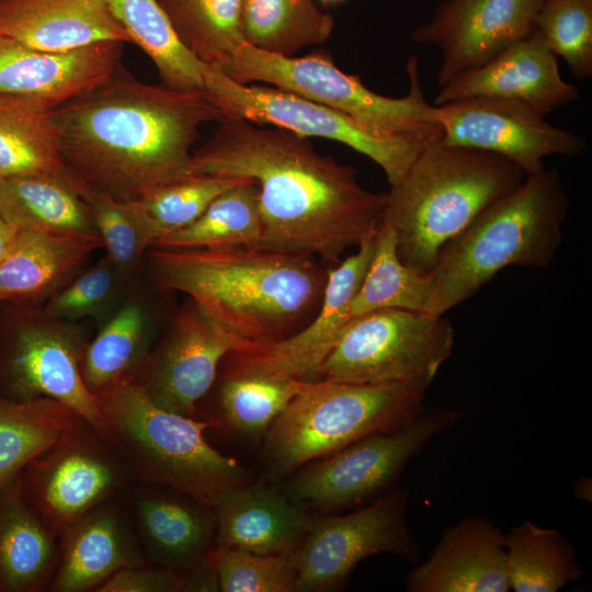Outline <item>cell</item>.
<instances>
[{
	"mask_svg": "<svg viewBox=\"0 0 592 592\" xmlns=\"http://www.w3.org/2000/svg\"><path fill=\"white\" fill-rule=\"evenodd\" d=\"M193 151V174L250 180L263 230L254 248L337 262L383 219L386 193L363 187L356 169L319 153L295 133L224 117Z\"/></svg>",
	"mask_w": 592,
	"mask_h": 592,
	"instance_id": "1",
	"label": "cell"
},
{
	"mask_svg": "<svg viewBox=\"0 0 592 592\" xmlns=\"http://www.w3.org/2000/svg\"><path fill=\"white\" fill-rule=\"evenodd\" d=\"M59 150L81 183L122 202L192 175L203 125L225 116L204 90L177 91L121 67L98 88L52 111Z\"/></svg>",
	"mask_w": 592,
	"mask_h": 592,
	"instance_id": "2",
	"label": "cell"
},
{
	"mask_svg": "<svg viewBox=\"0 0 592 592\" xmlns=\"http://www.w3.org/2000/svg\"><path fill=\"white\" fill-rule=\"evenodd\" d=\"M149 249L158 286L186 294L252 345L299 331L323 299L328 271L315 257L254 247Z\"/></svg>",
	"mask_w": 592,
	"mask_h": 592,
	"instance_id": "3",
	"label": "cell"
},
{
	"mask_svg": "<svg viewBox=\"0 0 592 592\" xmlns=\"http://www.w3.org/2000/svg\"><path fill=\"white\" fill-rule=\"evenodd\" d=\"M526 175L517 163L490 151L443 141L426 145L386 193L383 217L395 229L399 258L431 272L442 249Z\"/></svg>",
	"mask_w": 592,
	"mask_h": 592,
	"instance_id": "4",
	"label": "cell"
},
{
	"mask_svg": "<svg viewBox=\"0 0 592 592\" xmlns=\"http://www.w3.org/2000/svg\"><path fill=\"white\" fill-rule=\"evenodd\" d=\"M569 198L556 170L527 174L441 251L426 311L445 315L506 266L539 269L556 257Z\"/></svg>",
	"mask_w": 592,
	"mask_h": 592,
	"instance_id": "5",
	"label": "cell"
},
{
	"mask_svg": "<svg viewBox=\"0 0 592 592\" xmlns=\"http://www.w3.org/2000/svg\"><path fill=\"white\" fill-rule=\"evenodd\" d=\"M95 396L101 436L133 480L161 485L209 508L232 487L249 483L247 469L207 442L204 432L216 423L160 408L129 378Z\"/></svg>",
	"mask_w": 592,
	"mask_h": 592,
	"instance_id": "6",
	"label": "cell"
},
{
	"mask_svg": "<svg viewBox=\"0 0 592 592\" xmlns=\"http://www.w3.org/2000/svg\"><path fill=\"white\" fill-rule=\"evenodd\" d=\"M424 396L403 384L310 383L265 433L269 477L283 478L361 439L408 424L424 411Z\"/></svg>",
	"mask_w": 592,
	"mask_h": 592,
	"instance_id": "7",
	"label": "cell"
},
{
	"mask_svg": "<svg viewBox=\"0 0 592 592\" xmlns=\"http://www.w3.org/2000/svg\"><path fill=\"white\" fill-rule=\"evenodd\" d=\"M218 67L238 83H267L297 94L352 117L382 137L411 138L424 145L443 138L436 105L424 98L415 56L405 65L409 91L401 98L369 90L360 76L340 70L325 50L286 57L246 43Z\"/></svg>",
	"mask_w": 592,
	"mask_h": 592,
	"instance_id": "8",
	"label": "cell"
},
{
	"mask_svg": "<svg viewBox=\"0 0 592 592\" xmlns=\"http://www.w3.org/2000/svg\"><path fill=\"white\" fill-rule=\"evenodd\" d=\"M444 315L386 308L354 317L326 358L320 379L403 384L424 392L453 353Z\"/></svg>",
	"mask_w": 592,
	"mask_h": 592,
	"instance_id": "9",
	"label": "cell"
},
{
	"mask_svg": "<svg viewBox=\"0 0 592 592\" xmlns=\"http://www.w3.org/2000/svg\"><path fill=\"white\" fill-rule=\"evenodd\" d=\"M0 311V394L13 400L50 398L100 435L96 396L87 387L81 362L88 341L73 322L41 306L2 304Z\"/></svg>",
	"mask_w": 592,
	"mask_h": 592,
	"instance_id": "10",
	"label": "cell"
},
{
	"mask_svg": "<svg viewBox=\"0 0 592 592\" xmlns=\"http://www.w3.org/2000/svg\"><path fill=\"white\" fill-rule=\"evenodd\" d=\"M424 409L408 424L375 433L298 469L285 492L303 506L331 512L364 505L387 493L407 463L464 415Z\"/></svg>",
	"mask_w": 592,
	"mask_h": 592,
	"instance_id": "11",
	"label": "cell"
},
{
	"mask_svg": "<svg viewBox=\"0 0 592 592\" xmlns=\"http://www.w3.org/2000/svg\"><path fill=\"white\" fill-rule=\"evenodd\" d=\"M204 91L225 117L352 148L378 164L389 185L406 175L426 146L417 139L378 136L341 112L274 87L238 83L218 66H206Z\"/></svg>",
	"mask_w": 592,
	"mask_h": 592,
	"instance_id": "12",
	"label": "cell"
},
{
	"mask_svg": "<svg viewBox=\"0 0 592 592\" xmlns=\"http://www.w3.org/2000/svg\"><path fill=\"white\" fill-rule=\"evenodd\" d=\"M408 503V492L394 489L346 514L311 520L296 551L295 591L337 590L362 560L378 554L421 561V547L407 523Z\"/></svg>",
	"mask_w": 592,
	"mask_h": 592,
	"instance_id": "13",
	"label": "cell"
},
{
	"mask_svg": "<svg viewBox=\"0 0 592 592\" xmlns=\"http://www.w3.org/2000/svg\"><path fill=\"white\" fill-rule=\"evenodd\" d=\"M19 479L25 498L58 539L133 480L113 448L86 421L33 459Z\"/></svg>",
	"mask_w": 592,
	"mask_h": 592,
	"instance_id": "14",
	"label": "cell"
},
{
	"mask_svg": "<svg viewBox=\"0 0 592 592\" xmlns=\"http://www.w3.org/2000/svg\"><path fill=\"white\" fill-rule=\"evenodd\" d=\"M374 243L375 232L358 244L354 254L328 270L323 299L310 322L283 340L229 353L220 364L221 376L321 380L326 358L354 318L351 303L367 271Z\"/></svg>",
	"mask_w": 592,
	"mask_h": 592,
	"instance_id": "15",
	"label": "cell"
},
{
	"mask_svg": "<svg viewBox=\"0 0 592 592\" xmlns=\"http://www.w3.org/2000/svg\"><path fill=\"white\" fill-rule=\"evenodd\" d=\"M251 345L190 298L161 342L127 378L160 408L193 417L196 403L213 386L223 360Z\"/></svg>",
	"mask_w": 592,
	"mask_h": 592,
	"instance_id": "16",
	"label": "cell"
},
{
	"mask_svg": "<svg viewBox=\"0 0 592 592\" xmlns=\"http://www.w3.org/2000/svg\"><path fill=\"white\" fill-rule=\"evenodd\" d=\"M441 141L503 156L527 174L543 169L546 157H573L588 147L579 135L550 125L519 101L474 96L436 105Z\"/></svg>",
	"mask_w": 592,
	"mask_h": 592,
	"instance_id": "17",
	"label": "cell"
},
{
	"mask_svg": "<svg viewBox=\"0 0 592 592\" xmlns=\"http://www.w3.org/2000/svg\"><path fill=\"white\" fill-rule=\"evenodd\" d=\"M544 0H445L431 21L411 35L414 43L442 52L437 81L453 79L490 62L528 36Z\"/></svg>",
	"mask_w": 592,
	"mask_h": 592,
	"instance_id": "18",
	"label": "cell"
},
{
	"mask_svg": "<svg viewBox=\"0 0 592 592\" xmlns=\"http://www.w3.org/2000/svg\"><path fill=\"white\" fill-rule=\"evenodd\" d=\"M123 45L105 42L49 53L0 34V95L53 111L110 80L119 69Z\"/></svg>",
	"mask_w": 592,
	"mask_h": 592,
	"instance_id": "19",
	"label": "cell"
},
{
	"mask_svg": "<svg viewBox=\"0 0 592 592\" xmlns=\"http://www.w3.org/2000/svg\"><path fill=\"white\" fill-rule=\"evenodd\" d=\"M474 96L510 99L542 115L581 99L579 89L562 79L557 57L536 29L485 66L441 87L436 105Z\"/></svg>",
	"mask_w": 592,
	"mask_h": 592,
	"instance_id": "20",
	"label": "cell"
},
{
	"mask_svg": "<svg viewBox=\"0 0 592 592\" xmlns=\"http://www.w3.org/2000/svg\"><path fill=\"white\" fill-rule=\"evenodd\" d=\"M502 531L491 520L466 516L445 530L428 559L406 578L409 592H508Z\"/></svg>",
	"mask_w": 592,
	"mask_h": 592,
	"instance_id": "21",
	"label": "cell"
},
{
	"mask_svg": "<svg viewBox=\"0 0 592 592\" xmlns=\"http://www.w3.org/2000/svg\"><path fill=\"white\" fill-rule=\"evenodd\" d=\"M134 534L152 563L185 572L215 547L213 508L178 491L137 489L128 503Z\"/></svg>",
	"mask_w": 592,
	"mask_h": 592,
	"instance_id": "22",
	"label": "cell"
},
{
	"mask_svg": "<svg viewBox=\"0 0 592 592\" xmlns=\"http://www.w3.org/2000/svg\"><path fill=\"white\" fill-rule=\"evenodd\" d=\"M215 548L258 555L297 551L311 519L286 492L249 483L226 491L213 508Z\"/></svg>",
	"mask_w": 592,
	"mask_h": 592,
	"instance_id": "23",
	"label": "cell"
},
{
	"mask_svg": "<svg viewBox=\"0 0 592 592\" xmlns=\"http://www.w3.org/2000/svg\"><path fill=\"white\" fill-rule=\"evenodd\" d=\"M0 34L49 53L128 42L107 0H3Z\"/></svg>",
	"mask_w": 592,
	"mask_h": 592,
	"instance_id": "24",
	"label": "cell"
},
{
	"mask_svg": "<svg viewBox=\"0 0 592 592\" xmlns=\"http://www.w3.org/2000/svg\"><path fill=\"white\" fill-rule=\"evenodd\" d=\"M50 591L95 589L116 571L146 563L130 524L116 504L105 503L75 523L59 539Z\"/></svg>",
	"mask_w": 592,
	"mask_h": 592,
	"instance_id": "25",
	"label": "cell"
},
{
	"mask_svg": "<svg viewBox=\"0 0 592 592\" xmlns=\"http://www.w3.org/2000/svg\"><path fill=\"white\" fill-rule=\"evenodd\" d=\"M100 238L59 231L18 230L0 263V305L41 306L86 265Z\"/></svg>",
	"mask_w": 592,
	"mask_h": 592,
	"instance_id": "26",
	"label": "cell"
},
{
	"mask_svg": "<svg viewBox=\"0 0 592 592\" xmlns=\"http://www.w3.org/2000/svg\"><path fill=\"white\" fill-rule=\"evenodd\" d=\"M58 537L25 498L19 476L0 488V592H36L52 581Z\"/></svg>",
	"mask_w": 592,
	"mask_h": 592,
	"instance_id": "27",
	"label": "cell"
},
{
	"mask_svg": "<svg viewBox=\"0 0 592 592\" xmlns=\"http://www.w3.org/2000/svg\"><path fill=\"white\" fill-rule=\"evenodd\" d=\"M76 178L13 177L0 182V216L18 230L71 232L100 238ZM101 239V238H100Z\"/></svg>",
	"mask_w": 592,
	"mask_h": 592,
	"instance_id": "28",
	"label": "cell"
},
{
	"mask_svg": "<svg viewBox=\"0 0 592 592\" xmlns=\"http://www.w3.org/2000/svg\"><path fill=\"white\" fill-rule=\"evenodd\" d=\"M128 37L157 68L161 84L177 91L204 90L206 65L179 39L158 0H107Z\"/></svg>",
	"mask_w": 592,
	"mask_h": 592,
	"instance_id": "29",
	"label": "cell"
},
{
	"mask_svg": "<svg viewBox=\"0 0 592 592\" xmlns=\"http://www.w3.org/2000/svg\"><path fill=\"white\" fill-rule=\"evenodd\" d=\"M83 420L50 398L20 401L0 394V488Z\"/></svg>",
	"mask_w": 592,
	"mask_h": 592,
	"instance_id": "30",
	"label": "cell"
},
{
	"mask_svg": "<svg viewBox=\"0 0 592 592\" xmlns=\"http://www.w3.org/2000/svg\"><path fill=\"white\" fill-rule=\"evenodd\" d=\"M30 174L76 178L61 158L52 111L0 95V182Z\"/></svg>",
	"mask_w": 592,
	"mask_h": 592,
	"instance_id": "31",
	"label": "cell"
},
{
	"mask_svg": "<svg viewBox=\"0 0 592 592\" xmlns=\"http://www.w3.org/2000/svg\"><path fill=\"white\" fill-rule=\"evenodd\" d=\"M506 573L514 592H556L584 570L566 536L524 520L503 534Z\"/></svg>",
	"mask_w": 592,
	"mask_h": 592,
	"instance_id": "32",
	"label": "cell"
},
{
	"mask_svg": "<svg viewBox=\"0 0 592 592\" xmlns=\"http://www.w3.org/2000/svg\"><path fill=\"white\" fill-rule=\"evenodd\" d=\"M262 230L258 186L250 180H240L217 195L193 223L158 239L152 247L163 249L255 247Z\"/></svg>",
	"mask_w": 592,
	"mask_h": 592,
	"instance_id": "33",
	"label": "cell"
},
{
	"mask_svg": "<svg viewBox=\"0 0 592 592\" xmlns=\"http://www.w3.org/2000/svg\"><path fill=\"white\" fill-rule=\"evenodd\" d=\"M149 316L138 298L126 300L91 341L81 362L83 380L93 395L127 378L149 351Z\"/></svg>",
	"mask_w": 592,
	"mask_h": 592,
	"instance_id": "34",
	"label": "cell"
},
{
	"mask_svg": "<svg viewBox=\"0 0 592 592\" xmlns=\"http://www.w3.org/2000/svg\"><path fill=\"white\" fill-rule=\"evenodd\" d=\"M433 285L432 272L401 261L395 229L383 217L367 271L351 303L352 316L386 308L426 311Z\"/></svg>",
	"mask_w": 592,
	"mask_h": 592,
	"instance_id": "35",
	"label": "cell"
},
{
	"mask_svg": "<svg viewBox=\"0 0 592 592\" xmlns=\"http://www.w3.org/2000/svg\"><path fill=\"white\" fill-rule=\"evenodd\" d=\"M242 27L247 44L293 57L301 48L326 43L334 19L316 0H243Z\"/></svg>",
	"mask_w": 592,
	"mask_h": 592,
	"instance_id": "36",
	"label": "cell"
},
{
	"mask_svg": "<svg viewBox=\"0 0 592 592\" xmlns=\"http://www.w3.org/2000/svg\"><path fill=\"white\" fill-rule=\"evenodd\" d=\"M181 43L204 65L221 66L243 44V0H158Z\"/></svg>",
	"mask_w": 592,
	"mask_h": 592,
	"instance_id": "37",
	"label": "cell"
},
{
	"mask_svg": "<svg viewBox=\"0 0 592 592\" xmlns=\"http://www.w3.org/2000/svg\"><path fill=\"white\" fill-rule=\"evenodd\" d=\"M240 179L192 174L125 202L136 217L150 248L193 223L221 192Z\"/></svg>",
	"mask_w": 592,
	"mask_h": 592,
	"instance_id": "38",
	"label": "cell"
},
{
	"mask_svg": "<svg viewBox=\"0 0 592 592\" xmlns=\"http://www.w3.org/2000/svg\"><path fill=\"white\" fill-rule=\"evenodd\" d=\"M221 377L224 421L234 431L252 437L266 433L288 403L312 383L254 375Z\"/></svg>",
	"mask_w": 592,
	"mask_h": 592,
	"instance_id": "39",
	"label": "cell"
},
{
	"mask_svg": "<svg viewBox=\"0 0 592 592\" xmlns=\"http://www.w3.org/2000/svg\"><path fill=\"white\" fill-rule=\"evenodd\" d=\"M535 29L573 76L592 75V0H544Z\"/></svg>",
	"mask_w": 592,
	"mask_h": 592,
	"instance_id": "40",
	"label": "cell"
},
{
	"mask_svg": "<svg viewBox=\"0 0 592 592\" xmlns=\"http://www.w3.org/2000/svg\"><path fill=\"white\" fill-rule=\"evenodd\" d=\"M80 194L89 206L106 257L126 278L135 275L150 246L128 205L86 184Z\"/></svg>",
	"mask_w": 592,
	"mask_h": 592,
	"instance_id": "41",
	"label": "cell"
},
{
	"mask_svg": "<svg viewBox=\"0 0 592 592\" xmlns=\"http://www.w3.org/2000/svg\"><path fill=\"white\" fill-rule=\"evenodd\" d=\"M223 592H292L297 579L294 553L258 555L242 550L213 548Z\"/></svg>",
	"mask_w": 592,
	"mask_h": 592,
	"instance_id": "42",
	"label": "cell"
},
{
	"mask_svg": "<svg viewBox=\"0 0 592 592\" xmlns=\"http://www.w3.org/2000/svg\"><path fill=\"white\" fill-rule=\"evenodd\" d=\"M126 280L104 255L90 267H83L41 307L53 317L73 322L96 317L115 304Z\"/></svg>",
	"mask_w": 592,
	"mask_h": 592,
	"instance_id": "43",
	"label": "cell"
},
{
	"mask_svg": "<svg viewBox=\"0 0 592 592\" xmlns=\"http://www.w3.org/2000/svg\"><path fill=\"white\" fill-rule=\"evenodd\" d=\"M183 572L146 563L123 568L99 585L96 592H177L181 591Z\"/></svg>",
	"mask_w": 592,
	"mask_h": 592,
	"instance_id": "44",
	"label": "cell"
},
{
	"mask_svg": "<svg viewBox=\"0 0 592 592\" xmlns=\"http://www.w3.org/2000/svg\"><path fill=\"white\" fill-rule=\"evenodd\" d=\"M212 550L197 565L183 572L181 591H220L218 572Z\"/></svg>",
	"mask_w": 592,
	"mask_h": 592,
	"instance_id": "45",
	"label": "cell"
},
{
	"mask_svg": "<svg viewBox=\"0 0 592 592\" xmlns=\"http://www.w3.org/2000/svg\"><path fill=\"white\" fill-rule=\"evenodd\" d=\"M16 234L18 229L0 216V263L10 251Z\"/></svg>",
	"mask_w": 592,
	"mask_h": 592,
	"instance_id": "46",
	"label": "cell"
},
{
	"mask_svg": "<svg viewBox=\"0 0 592 592\" xmlns=\"http://www.w3.org/2000/svg\"><path fill=\"white\" fill-rule=\"evenodd\" d=\"M321 1L325 2V3H338V2H340L342 0H321Z\"/></svg>",
	"mask_w": 592,
	"mask_h": 592,
	"instance_id": "47",
	"label": "cell"
},
{
	"mask_svg": "<svg viewBox=\"0 0 592 592\" xmlns=\"http://www.w3.org/2000/svg\"><path fill=\"white\" fill-rule=\"evenodd\" d=\"M3 0H0V3L2 2Z\"/></svg>",
	"mask_w": 592,
	"mask_h": 592,
	"instance_id": "48",
	"label": "cell"
}]
</instances>
